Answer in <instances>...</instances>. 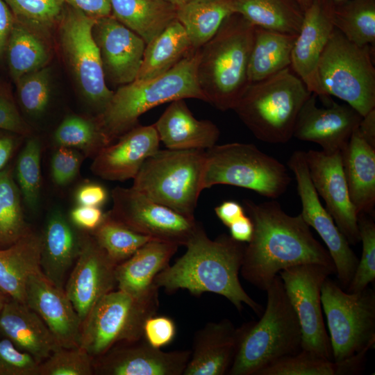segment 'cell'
I'll return each mask as SVG.
<instances>
[{
	"mask_svg": "<svg viewBox=\"0 0 375 375\" xmlns=\"http://www.w3.org/2000/svg\"><path fill=\"white\" fill-rule=\"evenodd\" d=\"M17 140L10 135H0V171L6 167L17 146Z\"/></svg>",
	"mask_w": 375,
	"mask_h": 375,
	"instance_id": "58",
	"label": "cell"
},
{
	"mask_svg": "<svg viewBox=\"0 0 375 375\" xmlns=\"http://www.w3.org/2000/svg\"><path fill=\"white\" fill-rule=\"evenodd\" d=\"M21 193L10 167L0 171V249L7 247L31 228L26 223Z\"/></svg>",
	"mask_w": 375,
	"mask_h": 375,
	"instance_id": "40",
	"label": "cell"
},
{
	"mask_svg": "<svg viewBox=\"0 0 375 375\" xmlns=\"http://www.w3.org/2000/svg\"><path fill=\"white\" fill-rule=\"evenodd\" d=\"M111 14L146 44L176 19V7L165 0H110Z\"/></svg>",
	"mask_w": 375,
	"mask_h": 375,
	"instance_id": "31",
	"label": "cell"
},
{
	"mask_svg": "<svg viewBox=\"0 0 375 375\" xmlns=\"http://www.w3.org/2000/svg\"><path fill=\"white\" fill-rule=\"evenodd\" d=\"M106 79L126 85L135 80L146 43L112 15L97 19L92 29Z\"/></svg>",
	"mask_w": 375,
	"mask_h": 375,
	"instance_id": "20",
	"label": "cell"
},
{
	"mask_svg": "<svg viewBox=\"0 0 375 375\" xmlns=\"http://www.w3.org/2000/svg\"><path fill=\"white\" fill-rule=\"evenodd\" d=\"M288 166L297 181L302 206L301 215L326 244L335 267L339 285L346 290L353 278L359 259L331 215L322 206L309 176L305 151H294L288 161Z\"/></svg>",
	"mask_w": 375,
	"mask_h": 375,
	"instance_id": "15",
	"label": "cell"
},
{
	"mask_svg": "<svg viewBox=\"0 0 375 375\" xmlns=\"http://www.w3.org/2000/svg\"><path fill=\"white\" fill-rule=\"evenodd\" d=\"M228 228L230 236L235 240L243 243L250 241L253 231L252 221L246 214L234 222Z\"/></svg>",
	"mask_w": 375,
	"mask_h": 375,
	"instance_id": "56",
	"label": "cell"
},
{
	"mask_svg": "<svg viewBox=\"0 0 375 375\" xmlns=\"http://www.w3.org/2000/svg\"><path fill=\"white\" fill-rule=\"evenodd\" d=\"M105 215L101 207L78 205L70 211L69 220L74 226L93 231L101 224Z\"/></svg>",
	"mask_w": 375,
	"mask_h": 375,
	"instance_id": "51",
	"label": "cell"
},
{
	"mask_svg": "<svg viewBox=\"0 0 375 375\" xmlns=\"http://www.w3.org/2000/svg\"><path fill=\"white\" fill-rule=\"evenodd\" d=\"M361 119L348 104L318 106L317 95L311 93L298 114L292 138L317 144L326 153L341 152Z\"/></svg>",
	"mask_w": 375,
	"mask_h": 375,
	"instance_id": "19",
	"label": "cell"
},
{
	"mask_svg": "<svg viewBox=\"0 0 375 375\" xmlns=\"http://www.w3.org/2000/svg\"><path fill=\"white\" fill-rule=\"evenodd\" d=\"M205 151L159 149L144 161L132 188L160 204L194 218L203 190Z\"/></svg>",
	"mask_w": 375,
	"mask_h": 375,
	"instance_id": "7",
	"label": "cell"
},
{
	"mask_svg": "<svg viewBox=\"0 0 375 375\" xmlns=\"http://www.w3.org/2000/svg\"><path fill=\"white\" fill-rule=\"evenodd\" d=\"M235 12L253 26L297 35L303 10L294 0H233Z\"/></svg>",
	"mask_w": 375,
	"mask_h": 375,
	"instance_id": "34",
	"label": "cell"
},
{
	"mask_svg": "<svg viewBox=\"0 0 375 375\" xmlns=\"http://www.w3.org/2000/svg\"><path fill=\"white\" fill-rule=\"evenodd\" d=\"M185 247V253L155 277L158 288L168 294L186 290L197 297L212 292L226 298L239 312L245 304L262 314L263 307L245 292L239 279L245 243L226 234L211 240L200 224Z\"/></svg>",
	"mask_w": 375,
	"mask_h": 375,
	"instance_id": "2",
	"label": "cell"
},
{
	"mask_svg": "<svg viewBox=\"0 0 375 375\" xmlns=\"http://www.w3.org/2000/svg\"><path fill=\"white\" fill-rule=\"evenodd\" d=\"M41 235L31 229L12 244L0 249V290L26 304L29 277L40 269Z\"/></svg>",
	"mask_w": 375,
	"mask_h": 375,
	"instance_id": "30",
	"label": "cell"
},
{
	"mask_svg": "<svg viewBox=\"0 0 375 375\" xmlns=\"http://www.w3.org/2000/svg\"><path fill=\"white\" fill-rule=\"evenodd\" d=\"M83 158L82 153L76 149L58 147L51 160V174L54 183L64 186L72 183L79 172Z\"/></svg>",
	"mask_w": 375,
	"mask_h": 375,
	"instance_id": "48",
	"label": "cell"
},
{
	"mask_svg": "<svg viewBox=\"0 0 375 375\" xmlns=\"http://www.w3.org/2000/svg\"><path fill=\"white\" fill-rule=\"evenodd\" d=\"M365 359L355 357L341 362L301 350L262 369L258 375H351L360 374Z\"/></svg>",
	"mask_w": 375,
	"mask_h": 375,
	"instance_id": "36",
	"label": "cell"
},
{
	"mask_svg": "<svg viewBox=\"0 0 375 375\" xmlns=\"http://www.w3.org/2000/svg\"><path fill=\"white\" fill-rule=\"evenodd\" d=\"M40 363L10 340H0V375H39Z\"/></svg>",
	"mask_w": 375,
	"mask_h": 375,
	"instance_id": "47",
	"label": "cell"
},
{
	"mask_svg": "<svg viewBox=\"0 0 375 375\" xmlns=\"http://www.w3.org/2000/svg\"><path fill=\"white\" fill-rule=\"evenodd\" d=\"M6 51L10 72L15 82L26 74L45 67L49 60L47 47L40 35L17 21Z\"/></svg>",
	"mask_w": 375,
	"mask_h": 375,
	"instance_id": "38",
	"label": "cell"
},
{
	"mask_svg": "<svg viewBox=\"0 0 375 375\" xmlns=\"http://www.w3.org/2000/svg\"><path fill=\"white\" fill-rule=\"evenodd\" d=\"M178 247L158 240L147 242L130 258L116 266L118 289L134 297L149 294L157 287L153 282L155 277L169 265Z\"/></svg>",
	"mask_w": 375,
	"mask_h": 375,
	"instance_id": "28",
	"label": "cell"
},
{
	"mask_svg": "<svg viewBox=\"0 0 375 375\" xmlns=\"http://www.w3.org/2000/svg\"><path fill=\"white\" fill-rule=\"evenodd\" d=\"M341 160L350 200L358 215L372 213L375 206V147L357 128L341 151Z\"/></svg>",
	"mask_w": 375,
	"mask_h": 375,
	"instance_id": "29",
	"label": "cell"
},
{
	"mask_svg": "<svg viewBox=\"0 0 375 375\" xmlns=\"http://www.w3.org/2000/svg\"><path fill=\"white\" fill-rule=\"evenodd\" d=\"M158 290L142 297L119 289L105 294L82 322L79 347L97 358L119 343L142 339L146 320L159 307Z\"/></svg>",
	"mask_w": 375,
	"mask_h": 375,
	"instance_id": "10",
	"label": "cell"
},
{
	"mask_svg": "<svg viewBox=\"0 0 375 375\" xmlns=\"http://www.w3.org/2000/svg\"><path fill=\"white\" fill-rule=\"evenodd\" d=\"M192 49L184 27L176 19L146 44L135 80L150 79L167 72Z\"/></svg>",
	"mask_w": 375,
	"mask_h": 375,
	"instance_id": "33",
	"label": "cell"
},
{
	"mask_svg": "<svg viewBox=\"0 0 375 375\" xmlns=\"http://www.w3.org/2000/svg\"><path fill=\"white\" fill-rule=\"evenodd\" d=\"M17 22L38 35L60 22L65 0H4Z\"/></svg>",
	"mask_w": 375,
	"mask_h": 375,
	"instance_id": "43",
	"label": "cell"
},
{
	"mask_svg": "<svg viewBox=\"0 0 375 375\" xmlns=\"http://www.w3.org/2000/svg\"><path fill=\"white\" fill-rule=\"evenodd\" d=\"M360 242L362 254L346 292H359L375 280V224L367 214L358 215Z\"/></svg>",
	"mask_w": 375,
	"mask_h": 375,
	"instance_id": "44",
	"label": "cell"
},
{
	"mask_svg": "<svg viewBox=\"0 0 375 375\" xmlns=\"http://www.w3.org/2000/svg\"><path fill=\"white\" fill-rule=\"evenodd\" d=\"M291 182L287 167L253 144H215L205 151L203 189L228 185L276 199Z\"/></svg>",
	"mask_w": 375,
	"mask_h": 375,
	"instance_id": "9",
	"label": "cell"
},
{
	"mask_svg": "<svg viewBox=\"0 0 375 375\" xmlns=\"http://www.w3.org/2000/svg\"><path fill=\"white\" fill-rule=\"evenodd\" d=\"M334 2H342V1H348V0H331Z\"/></svg>",
	"mask_w": 375,
	"mask_h": 375,
	"instance_id": "62",
	"label": "cell"
},
{
	"mask_svg": "<svg viewBox=\"0 0 375 375\" xmlns=\"http://www.w3.org/2000/svg\"><path fill=\"white\" fill-rule=\"evenodd\" d=\"M374 50L349 41L335 28L319 59L317 96H334L362 117L375 108Z\"/></svg>",
	"mask_w": 375,
	"mask_h": 375,
	"instance_id": "8",
	"label": "cell"
},
{
	"mask_svg": "<svg viewBox=\"0 0 375 375\" xmlns=\"http://www.w3.org/2000/svg\"><path fill=\"white\" fill-rule=\"evenodd\" d=\"M215 212L219 219L228 228L246 214L244 207L235 201L222 202L215 207Z\"/></svg>",
	"mask_w": 375,
	"mask_h": 375,
	"instance_id": "55",
	"label": "cell"
},
{
	"mask_svg": "<svg viewBox=\"0 0 375 375\" xmlns=\"http://www.w3.org/2000/svg\"><path fill=\"white\" fill-rule=\"evenodd\" d=\"M199 49H192L167 72L147 80L122 85L97 119L112 143L136 126L139 117L150 109L181 99L206 102L197 78Z\"/></svg>",
	"mask_w": 375,
	"mask_h": 375,
	"instance_id": "5",
	"label": "cell"
},
{
	"mask_svg": "<svg viewBox=\"0 0 375 375\" xmlns=\"http://www.w3.org/2000/svg\"><path fill=\"white\" fill-rule=\"evenodd\" d=\"M310 94L290 67L250 83L233 110L259 140L284 144L292 138L298 114Z\"/></svg>",
	"mask_w": 375,
	"mask_h": 375,
	"instance_id": "6",
	"label": "cell"
},
{
	"mask_svg": "<svg viewBox=\"0 0 375 375\" xmlns=\"http://www.w3.org/2000/svg\"><path fill=\"white\" fill-rule=\"evenodd\" d=\"M65 2L96 19L111 15L110 0H65Z\"/></svg>",
	"mask_w": 375,
	"mask_h": 375,
	"instance_id": "53",
	"label": "cell"
},
{
	"mask_svg": "<svg viewBox=\"0 0 375 375\" xmlns=\"http://www.w3.org/2000/svg\"><path fill=\"white\" fill-rule=\"evenodd\" d=\"M73 226L60 210H53L41 235V271L53 285L62 289L81 248V235Z\"/></svg>",
	"mask_w": 375,
	"mask_h": 375,
	"instance_id": "27",
	"label": "cell"
},
{
	"mask_svg": "<svg viewBox=\"0 0 375 375\" xmlns=\"http://www.w3.org/2000/svg\"><path fill=\"white\" fill-rule=\"evenodd\" d=\"M117 140L103 148L91 164L92 173L103 179H133L144 161L159 149L160 140L153 125H137Z\"/></svg>",
	"mask_w": 375,
	"mask_h": 375,
	"instance_id": "23",
	"label": "cell"
},
{
	"mask_svg": "<svg viewBox=\"0 0 375 375\" xmlns=\"http://www.w3.org/2000/svg\"><path fill=\"white\" fill-rule=\"evenodd\" d=\"M243 203L253 226L240 269L247 281L265 291L281 271L296 265L318 264L335 272L328 250L315 238L301 214L290 215L273 200Z\"/></svg>",
	"mask_w": 375,
	"mask_h": 375,
	"instance_id": "1",
	"label": "cell"
},
{
	"mask_svg": "<svg viewBox=\"0 0 375 375\" xmlns=\"http://www.w3.org/2000/svg\"><path fill=\"white\" fill-rule=\"evenodd\" d=\"M334 1L312 0L304 11L291 55L290 68L310 92L318 94L317 72L319 59L335 29Z\"/></svg>",
	"mask_w": 375,
	"mask_h": 375,
	"instance_id": "21",
	"label": "cell"
},
{
	"mask_svg": "<svg viewBox=\"0 0 375 375\" xmlns=\"http://www.w3.org/2000/svg\"><path fill=\"white\" fill-rule=\"evenodd\" d=\"M0 129L18 135L30 137L31 126L20 115L16 104L4 88H0Z\"/></svg>",
	"mask_w": 375,
	"mask_h": 375,
	"instance_id": "49",
	"label": "cell"
},
{
	"mask_svg": "<svg viewBox=\"0 0 375 375\" xmlns=\"http://www.w3.org/2000/svg\"><path fill=\"white\" fill-rule=\"evenodd\" d=\"M96 21L69 6L59 22V33L62 53L81 91L99 114L114 92L106 83L100 52L93 37Z\"/></svg>",
	"mask_w": 375,
	"mask_h": 375,
	"instance_id": "12",
	"label": "cell"
},
{
	"mask_svg": "<svg viewBox=\"0 0 375 375\" xmlns=\"http://www.w3.org/2000/svg\"><path fill=\"white\" fill-rule=\"evenodd\" d=\"M170 3H172V5L175 6L176 8L180 6H182L192 0H165Z\"/></svg>",
	"mask_w": 375,
	"mask_h": 375,
	"instance_id": "60",
	"label": "cell"
},
{
	"mask_svg": "<svg viewBox=\"0 0 375 375\" xmlns=\"http://www.w3.org/2000/svg\"><path fill=\"white\" fill-rule=\"evenodd\" d=\"M254 28L240 14L234 12L199 48V86L206 102L220 110H233L249 85L248 66Z\"/></svg>",
	"mask_w": 375,
	"mask_h": 375,
	"instance_id": "3",
	"label": "cell"
},
{
	"mask_svg": "<svg viewBox=\"0 0 375 375\" xmlns=\"http://www.w3.org/2000/svg\"><path fill=\"white\" fill-rule=\"evenodd\" d=\"M357 129L360 135L375 147V108L362 117Z\"/></svg>",
	"mask_w": 375,
	"mask_h": 375,
	"instance_id": "57",
	"label": "cell"
},
{
	"mask_svg": "<svg viewBox=\"0 0 375 375\" xmlns=\"http://www.w3.org/2000/svg\"><path fill=\"white\" fill-rule=\"evenodd\" d=\"M15 22V18L6 3L4 0H0V58L6 51Z\"/></svg>",
	"mask_w": 375,
	"mask_h": 375,
	"instance_id": "54",
	"label": "cell"
},
{
	"mask_svg": "<svg viewBox=\"0 0 375 375\" xmlns=\"http://www.w3.org/2000/svg\"><path fill=\"white\" fill-rule=\"evenodd\" d=\"M107 199L106 188L94 183L81 185L75 193V201L78 205L101 207Z\"/></svg>",
	"mask_w": 375,
	"mask_h": 375,
	"instance_id": "52",
	"label": "cell"
},
{
	"mask_svg": "<svg viewBox=\"0 0 375 375\" xmlns=\"http://www.w3.org/2000/svg\"><path fill=\"white\" fill-rule=\"evenodd\" d=\"M238 340V329L231 320L207 323L194 336L183 375L227 374L235 356Z\"/></svg>",
	"mask_w": 375,
	"mask_h": 375,
	"instance_id": "24",
	"label": "cell"
},
{
	"mask_svg": "<svg viewBox=\"0 0 375 375\" xmlns=\"http://www.w3.org/2000/svg\"><path fill=\"white\" fill-rule=\"evenodd\" d=\"M116 266L93 236L81 235L80 251L64 290L82 322L95 304L117 285Z\"/></svg>",
	"mask_w": 375,
	"mask_h": 375,
	"instance_id": "16",
	"label": "cell"
},
{
	"mask_svg": "<svg viewBox=\"0 0 375 375\" xmlns=\"http://www.w3.org/2000/svg\"><path fill=\"white\" fill-rule=\"evenodd\" d=\"M26 304L41 317L61 347H79L82 321L65 290L42 271L27 281Z\"/></svg>",
	"mask_w": 375,
	"mask_h": 375,
	"instance_id": "22",
	"label": "cell"
},
{
	"mask_svg": "<svg viewBox=\"0 0 375 375\" xmlns=\"http://www.w3.org/2000/svg\"><path fill=\"white\" fill-rule=\"evenodd\" d=\"M254 26L248 66L249 84L290 67L292 50L297 36Z\"/></svg>",
	"mask_w": 375,
	"mask_h": 375,
	"instance_id": "32",
	"label": "cell"
},
{
	"mask_svg": "<svg viewBox=\"0 0 375 375\" xmlns=\"http://www.w3.org/2000/svg\"><path fill=\"white\" fill-rule=\"evenodd\" d=\"M153 125L160 142L173 150H206L217 144L220 135L213 122L195 118L183 99L171 101Z\"/></svg>",
	"mask_w": 375,
	"mask_h": 375,
	"instance_id": "26",
	"label": "cell"
},
{
	"mask_svg": "<svg viewBox=\"0 0 375 375\" xmlns=\"http://www.w3.org/2000/svg\"><path fill=\"white\" fill-rule=\"evenodd\" d=\"M92 236L117 265L130 258L147 242L154 240L132 230L108 212L92 231Z\"/></svg>",
	"mask_w": 375,
	"mask_h": 375,
	"instance_id": "41",
	"label": "cell"
},
{
	"mask_svg": "<svg viewBox=\"0 0 375 375\" xmlns=\"http://www.w3.org/2000/svg\"><path fill=\"white\" fill-rule=\"evenodd\" d=\"M333 23L349 41L374 50L375 0L334 2Z\"/></svg>",
	"mask_w": 375,
	"mask_h": 375,
	"instance_id": "37",
	"label": "cell"
},
{
	"mask_svg": "<svg viewBox=\"0 0 375 375\" xmlns=\"http://www.w3.org/2000/svg\"><path fill=\"white\" fill-rule=\"evenodd\" d=\"M41 144L36 138H30L20 151L16 163V178L26 207L37 210L41 190Z\"/></svg>",
	"mask_w": 375,
	"mask_h": 375,
	"instance_id": "42",
	"label": "cell"
},
{
	"mask_svg": "<svg viewBox=\"0 0 375 375\" xmlns=\"http://www.w3.org/2000/svg\"><path fill=\"white\" fill-rule=\"evenodd\" d=\"M265 291L267 305L259 320L238 328L236 353L228 375H258L268 365L301 350V327L279 275Z\"/></svg>",
	"mask_w": 375,
	"mask_h": 375,
	"instance_id": "4",
	"label": "cell"
},
{
	"mask_svg": "<svg viewBox=\"0 0 375 375\" xmlns=\"http://www.w3.org/2000/svg\"><path fill=\"white\" fill-rule=\"evenodd\" d=\"M321 301L333 360L341 362L366 356L375 344L374 290L367 287L349 293L328 277L322 287Z\"/></svg>",
	"mask_w": 375,
	"mask_h": 375,
	"instance_id": "11",
	"label": "cell"
},
{
	"mask_svg": "<svg viewBox=\"0 0 375 375\" xmlns=\"http://www.w3.org/2000/svg\"><path fill=\"white\" fill-rule=\"evenodd\" d=\"M303 10V12L309 7L312 0H294Z\"/></svg>",
	"mask_w": 375,
	"mask_h": 375,
	"instance_id": "59",
	"label": "cell"
},
{
	"mask_svg": "<svg viewBox=\"0 0 375 375\" xmlns=\"http://www.w3.org/2000/svg\"><path fill=\"white\" fill-rule=\"evenodd\" d=\"M335 272L318 264H304L279 272L288 299L299 321L301 350L333 360L328 334L322 315L321 290Z\"/></svg>",
	"mask_w": 375,
	"mask_h": 375,
	"instance_id": "13",
	"label": "cell"
},
{
	"mask_svg": "<svg viewBox=\"0 0 375 375\" xmlns=\"http://www.w3.org/2000/svg\"><path fill=\"white\" fill-rule=\"evenodd\" d=\"M305 158L310 180L317 194L324 201L325 208L349 243L358 244V214L350 200L341 152L309 150L305 152Z\"/></svg>",
	"mask_w": 375,
	"mask_h": 375,
	"instance_id": "17",
	"label": "cell"
},
{
	"mask_svg": "<svg viewBox=\"0 0 375 375\" xmlns=\"http://www.w3.org/2000/svg\"><path fill=\"white\" fill-rule=\"evenodd\" d=\"M234 12L233 0H192L176 8V19L184 27L192 48L198 49Z\"/></svg>",
	"mask_w": 375,
	"mask_h": 375,
	"instance_id": "35",
	"label": "cell"
},
{
	"mask_svg": "<svg viewBox=\"0 0 375 375\" xmlns=\"http://www.w3.org/2000/svg\"><path fill=\"white\" fill-rule=\"evenodd\" d=\"M92 357L81 347H61L39 365V375H91Z\"/></svg>",
	"mask_w": 375,
	"mask_h": 375,
	"instance_id": "46",
	"label": "cell"
},
{
	"mask_svg": "<svg viewBox=\"0 0 375 375\" xmlns=\"http://www.w3.org/2000/svg\"><path fill=\"white\" fill-rule=\"evenodd\" d=\"M18 98L26 113L38 117L46 110L50 99V71L43 67L26 74L17 81Z\"/></svg>",
	"mask_w": 375,
	"mask_h": 375,
	"instance_id": "45",
	"label": "cell"
},
{
	"mask_svg": "<svg viewBox=\"0 0 375 375\" xmlns=\"http://www.w3.org/2000/svg\"><path fill=\"white\" fill-rule=\"evenodd\" d=\"M176 333L174 320L163 315L148 318L143 327V338L152 347L160 349L172 342Z\"/></svg>",
	"mask_w": 375,
	"mask_h": 375,
	"instance_id": "50",
	"label": "cell"
},
{
	"mask_svg": "<svg viewBox=\"0 0 375 375\" xmlns=\"http://www.w3.org/2000/svg\"><path fill=\"white\" fill-rule=\"evenodd\" d=\"M190 350L165 352L144 339L119 343L95 358L94 372L102 375H183Z\"/></svg>",
	"mask_w": 375,
	"mask_h": 375,
	"instance_id": "18",
	"label": "cell"
},
{
	"mask_svg": "<svg viewBox=\"0 0 375 375\" xmlns=\"http://www.w3.org/2000/svg\"><path fill=\"white\" fill-rule=\"evenodd\" d=\"M56 145L81 151L88 157L94 158L110 144L97 117L94 119L72 115L65 117L53 134Z\"/></svg>",
	"mask_w": 375,
	"mask_h": 375,
	"instance_id": "39",
	"label": "cell"
},
{
	"mask_svg": "<svg viewBox=\"0 0 375 375\" xmlns=\"http://www.w3.org/2000/svg\"><path fill=\"white\" fill-rule=\"evenodd\" d=\"M9 297L0 290V312Z\"/></svg>",
	"mask_w": 375,
	"mask_h": 375,
	"instance_id": "61",
	"label": "cell"
},
{
	"mask_svg": "<svg viewBox=\"0 0 375 375\" xmlns=\"http://www.w3.org/2000/svg\"><path fill=\"white\" fill-rule=\"evenodd\" d=\"M111 217L132 230L154 240L185 246L200 223L151 199L131 188L111 192Z\"/></svg>",
	"mask_w": 375,
	"mask_h": 375,
	"instance_id": "14",
	"label": "cell"
},
{
	"mask_svg": "<svg viewBox=\"0 0 375 375\" xmlns=\"http://www.w3.org/2000/svg\"><path fill=\"white\" fill-rule=\"evenodd\" d=\"M0 333L39 363L61 348L35 312L10 297L0 312Z\"/></svg>",
	"mask_w": 375,
	"mask_h": 375,
	"instance_id": "25",
	"label": "cell"
}]
</instances>
